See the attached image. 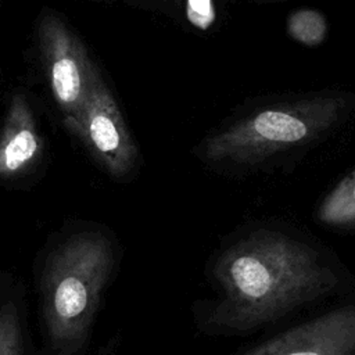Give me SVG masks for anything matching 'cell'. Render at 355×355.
<instances>
[{"mask_svg": "<svg viewBox=\"0 0 355 355\" xmlns=\"http://www.w3.org/2000/svg\"><path fill=\"white\" fill-rule=\"evenodd\" d=\"M43 151V141L26 97L14 94L0 132V178H14L31 169Z\"/></svg>", "mask_w": 355, "mask_h": 355, "instance_id": "6", "label": "cell"}, {"mask_svg": "<svg viewBox=\"0 0 355 355\" xmlns=\"http://www.w3.org/2000/svg\"><path fill=\"white\" fill-rule=\"evenodd\" d=\"M318 219L331 226L355 225V169L345 175L323 198Z\"/></svg>", "mask_w": 355, "mask_h": 355, "instance_id": "7", "label": "cell"}, {"mask_svg": "<svg viewBox=\"0 0 355 355\" xmlns=\"http://www.w3.org/2000/svg\"><path fill=\"white\" fill-rule=\"evenodd\" d=\"M73 132L87 147L103 169L114 176L128 175L137 161V146L128 129L119 105L97 73Z\"/></svg>", "mask_w": 355, "mask_h": 355, "instance_id": "4", "label": "cell"}, {"mask_svg": "<svg viewBox=\"0 0 355 355\" xmlns=\"http://www.w3.org/2000/svg\"><path fill=\"white\" fill-rule=\"evenodd\" d=\"M37 39L53 97L69 129L76 123L98 71L82 40L58 14L44 11L40 15Z\"/></svg>", "mask_w": 355, "mask_h": 355, "instance_id": "3", "label": "cell"}, {"mask_svg": "<svg viewBox=\"0 0 355 355\" xmlns=\"http://www.w3.org/2000/svg\"><path fill=\"white\" fill-rule=\"evenodd\" d=\"M87 305V290L76 277L62 279L54 293V306L62 319H72L80 315Z\"/></svg>", "mask_w": 355, "mask_h": 355, "instance_id": "9", "label": "cell"}, {"mask_svg": "<svg viewBox=\"0 0 355 355\" xmlns=\"http://www.w3.org/2000/svg\"><path fill=\"white\" fill-rule=\"evenodd\" d=\"M347 101L322 94L258 110L209 136L202 147L212 162L255 164L304 146L341 118Z\"/></svg>", "mask_w": 355, "mask_h": 355, "instance_id": "2", "label": "cell"}, {"mask_svg": "<svg viewBox=\"0 0 355 355\" xmlns=\"http://www.w3.org/2000/svg\"><path fill=\"white\" fill-rule=\"evenodd\" d=\"M287 32L304 46H318L327 35V22L322 12L312 8H301L287 18Z\"/></svg>", "mask_w": 355, "mask_h": 355, "instance_id": "8", "label": "cell"}, {"mask_svg": "<svg viewBox=\"0 0 355 355\" xmlns=\"http://www.w3.org/2000/svg\"><path fill=\"white\" fill-rule=\"evenodd\" d=\"M214 273L223 294L215 320L239 330L273 322L337 282L309 245L270 230L254 232L229 247Z\"/></svg>", "mask_w": 355, "mask_h": 355, "instance_id": "1", "label": "cell"}, {"mask_svg": "<svg viewBox=\"0 0 355 355\" xmlns=\"http://www.w3.org/2000/svg\"><path fill=\"white\" fill-rule=\"evenodd\" d=\"M184 17L198 31H208L216 21L214 0H186Z\"/></svg>", "mask_w": 355, "mask_h": 355, "instance_id": "10", "label": "cell"}, {"mask_svg": "<svg viewBox=\"0 0 355 355\" xmlns=\"http://www.w3.org/2000/svg\"><path fill=\"white\" fill-rule=\"evenodd\" d=\"M243 355H355V305L291 327Z\"/></svg>", "mask_w": 355, "mask_h": 355, "instance_id": "5", "label": "cell"}]
</instances>
